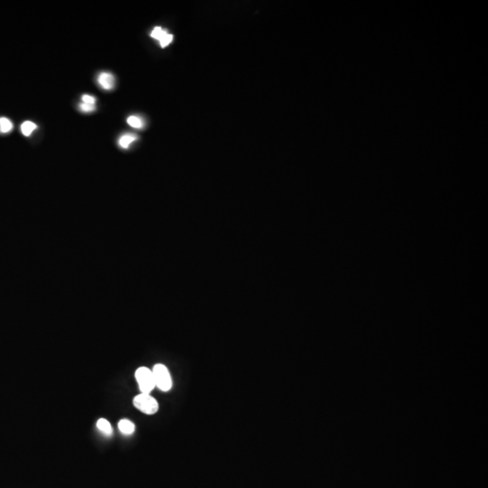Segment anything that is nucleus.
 I'll return each mask as SVG.
<instances>
[{
    "label": "nucleus",
    "instance_id": "nucleus-1",
    "mask_svg": "<svg viewBox=\"0 0 488 488\" xmlns=\"http://www.w3.org/2000/svg\"><path fill=\"white\" fill-rule=\"evenodd\" d=\"M133 404L141 412L148 415L156 413L159 408L158 402H156L155 398H153L149 393L142 392L134 398Z\"/></svg>",
    "mask_w": 488,
    "mask_h": 488
},
{
    "label": "nucleus",
    "instance_id": "nucleus-2",
    "mask_svg": "<svg viewBox=\"0 0 488 488\" xmlns=\"http://www.w3.org/2000/svg\"><path fill=\"white\" fill-rule=\"evenodd\" d=\"M155 387L162 391H168L172 388V378L167 368L164 364H155L153 370Z\"/></svg>",
    "mask_w": 488,
    "mask_h": 488
},
{
    "label": "nucleus",
    "instance_id": "nucleus-3",
    "mask_svg": "<svg viewBox=\"0 0 488 488\" xmlns=\"http://www.w3.org/2000/svg\"><path fill=\"white\" fill-rule=\"evenodd\" d=\"M139 390L142 393H149L155 387V380L152 371L147 367H139L135 373Z\"/></svg>",
    "mask_w": 488,
    "mask_h": 488
},
{
    "label": "nucleus",
    "instance_id": "nucleus-4",
    "mask_svg": "<svg viewBox=\"0 0 488 488\" xmlns=\"http://www.w3.org/2000/svg\"><path fill=\"white\" fill-rule=\"evenodd\" d=\"M99 84L103 88L104 90H112L115 84L114 76L109 73H103L99 75L98 78Z\"/></svg>",
    "mask_w": 488,
    "mask_h": 488
},
{
    "label": "nucleus",
    "instance_id": "nucleus-5",
    "mask_svg": "<svg viewBox=\"0 0 488 488\" xmlns=\"http://www.w3.org/2000/svg\"><path fill=\"white\" fill-rule=\"evenodd\" d=\"M119 430L124 434V435H131L135 431V425L128 419H121L119 422Z\"/></svg>",
    "mask_w": 488,
    "mask_h": 488
},
{
    "label": "nucleus",
    "instance_id": "nucleus-6",
    "mask_svg": "<svg viewBox=\"0 0 488 488\" xmlns=\"http://www.w3.org/2000/svg\"><path fill=\"white\" fill-rule=\"evenodd\" d=\"M97 428L99 431H102L103 434L109 436L112 433V427L110 425L109 420L106 419H100L97 421Z\"/></svg>",
    "mask_w": 488,
    "mask_h": 488
},
{
    "label": "nucleus",
    "instance_id": "nucleus-7",
    "mask_svg": "<svg viewBox=\"0 0 488 488\" xmlns=\"http://www.w3.org/2000/svg\"><path fill=\"white\" fill-rule=\"evenodd\" d=\"M138 139V137L133 135V134H126V135H123L120 140H119V145L121 146L122 149H128L129 147V145L136 141Z\"/></svg>",
    "mask_w": 488,
    "mask_h": 488
},
{
    "label": "nucleus",
    "instance_id": "nucleus-8",
    "mask_svg": "<svg viewBox=\"0 0 488 488\" xmlns=\"http://www.w3.org/2000/svg\"><path fill=\"white\" fill-rule=\"evenodd\" d=\"M36 128H37V126L35 125L34 122H32V121H25L23 124L21 125V131H22L25 136L28 137L35 130Z\"/></svg>",
    "mask_w": 488,
    "mask_h": 488
},
{
    "label": "nucleus",
    "instance_id": "nucleus-9",
    "mask_svg": "<svg viewBox=\"0 0 488 488\" xmlns=\"http://www.w3.org/2000/svg\"><path fill=\"white\" fill-rule=\"evenodd\" d=\"M13 128L11 121L6 118H0V132H9Z\"/></svg>",
    "mask_w": 488,
    "mask_h": 488
},
{
    "label": "nucleus",
    "instance_id": "nucleus-10",
    "mask_svg": "<svg viewBox=\"0 0 488 488\" xmlns=\"http://www.w3.org/2000/svg\"><path fill=\"white\" fill-rule=\"evenodd\" d=\"M127 121H128V125H130V126L132 127V128H143V121L140 118L137 117V116H130V117H128Z\"/></svg>",
    "mask_w": 488,
    "mask_h": 488
},
{
    "label": "nucleus",
    "instance_id": "nucleus-11",
    "mask_svg": "<svg viewBox=\"0 0 488 488\" xmlns=\"http://www.w3.org/2000/svg\"><path fill=\"white\" fill-rule=\"evenodd\" d=\"M167 34H168V33H167L166 30L161 28L159 26H156V27H155L154 30L152 31V33H151V35H151V37L155 38L156 40L160 41L162 40V39H163V38H164V37H165Z\"/></svg>",
    "mask_w": 488,
    "mask_h": 488
},
{
    "label": "nucleus",
    "instance_id": "nucleus-12",
    "mask_svg": "<svg viewBox=\"0 0 488 488\" xmlns=\"http://www.w3.org/2000/svg\"><path fill=\"white\" fill-rule=\"evenodd\" d=\"M80 110H81V111H83V112H92L93 110H95L96 107H95V105L81 103L80 104Z\"/></svg>",
    "mask_w": 488,
    "mask_h": 488
},
{
    "label": "nucleus",
    "instance_id": "nucleus-13",
    "mask_svg": "<svg viewBox=\"0 0 488 488\" xmlns=\"http://www.w3.org/2000/svg\"><path fill=\"white\" fill-rule=\"evenodd\" d=\"M173 41V35H170V34H167L162 40L159 41L160 42V46L162 48H165L166 46H168L171 42Z\"/></svg>",
    "mask_w": 488,
    "mask_h": 488
},
{
    "label": "nucleus",
    "instance_id": "nucleus-14",
    "mask_svg": "<svg viewBox=\"0 0 488 488\" xmlns=\"http://www.w3.org/2000/svg\"><path fill=\"white\" fill-rule=\"evenodd\" d=\"M82 102L83 103L90 104V105H95L96 103V99L94 97H92L91 95H83L82 96Z\"/></svg>",
    "mask_w": 488,
    "mask_h": 488
}]
</instances>
